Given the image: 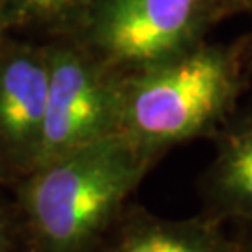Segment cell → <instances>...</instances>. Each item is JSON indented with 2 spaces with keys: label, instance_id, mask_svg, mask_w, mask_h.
I'll return each mask as SVG.
<instances>
[{
  "label": "cell",
  "instance_id": "cell-1",
  "mask_svg": "<svg viewBox=\"0 0 252 252\" xmlns=\"http://www.w3.org/2000/svg\"><path fill=\"white\" fill-rule=\"evenodd\" d=\"M155 162L118 133L17 178V209L32 252H99Z\"/></svg>",
  "mask_w": 252,
  "mask_h": 252
},
{
  "label": "cell",
  "instance_id": "cell-2",
  "mask_svg": "<svg viewBox=\"0 0 252 252\" xmlns=\"http://www.w3.org/2000/svg\"><path fill=\"white\" fill-rule=\"evenodd\" d=\"M245 60L243 45L206 39L122 75L120 135L157 161L176 146L217 135L241 97Z\"/></svg>",
  "mask_w": 252,
  "mask_h": 252
},
{
  "label": "cell",
  "instance_id": "cell-3",
  "mask_svg": "<svg viewBox=\"0 0 252 252\" xmlns=\"http://www.w3.org/2000/svg\"><path fill=\"white\" fill-rule=\"evenodd\" d=\"M224 17L219 0H97L67 37L126 75L200 45Z\"/></svg>",
  "mask_w": 252,
  "mask_h": 252
},
{
  "label": "cell",
  "instance_id": "cell-4",
  "mask_svg": "<svg viewBox=\"0 0 252 252\" xmlns=\"http://www.w3.org/2000/svg\"><path fill=\"white\" fill-rule=\"evenodd\" d=\"M45 43L49 86L36 166L120 133L122 73L71 37Z\"/></svg>",
  "mask_w": 252,
  "mask_h": 252
},
{
  "label": "cell",
  "instance_id": "cell-5",
  "mask_svg": "<svg viewBox=\"0 0 252 252\" xmlns=\"http://www.w3.org/2000/svg\"><path fill=\"white\" fill-rule=\"evenodd\" d=\"M47 86V43L9 36L0 51V157L15 180L39 157Z\"/></svg>",
  "mask_w": 252,
  "mask_h": 252
},
{
  "label": "cell",
  "instance_id": "cell-6",
  "mask_svg": "<svg viewBox=\"0 0 252 252\" xmlns=\"http://www.w3.org/2000/svg\"><path fill=\"white\" fill-rule=\"evenodd\" d=\"M105 243L103 252H241L217 217L162 219L142 207H126Z\"/></svg>",
  "mask_w": 252,
  "mask_h": 252
},
{
  "label": "cell",
  "instance_id": "cell-7",
  "mask_svg": "<svg viewBox=\"0 0 252 252\" xmlns=\"http://www.w3.org/2000/svg\"><path fill=\"white\" fill-rule=\"evenodd\" d=\"M202 200L207 215L252 220V116L217 133L215 155L202 181Z\"/></svg>",
  "mask_w": 252,
  "mask_h": 252
},
{
  "label": "cell",
  "instance_id": "cell-8",
  "mask_svg": "<svg viewBox=\"0 0 252 252\" xmlns=\"http://www.w3.org/2000/svg\"><path fill=\"white\" fill-rule=\"evenodd\" d=\"M97 0H0V15L9 34L67 37Z\"/></svg>",
  "mask_w": 252,
  "mask_h": 252
},
{
  "label": "cell",
  "instance_id": "cell-9",
  "mask_svg": "<svg viewBox=\"0 0 252 252\" xmlns=\"http://www.w3.org/2000/svg\"><path fill=\"white\" fill-rule=\"evenodd\" d=\"M0 252H32L21 217L13 215L2 204H0Z\"/></svg>",
  "mask_w": 252,
  "mask_h": 252
},
{
  "label": "cell",
  "instance_id": "cell-10",
  "mask_svg": "<svg viewBox=\"0 0 252 252\" xmlns=\"http://www.w3.org/2000/svg\"><path fill=\"white\" fill-rule=\"evenodd\" d=\"M219 4L226 17L235 15V13H251L252 11V0H219Z\"/></svg>",
  "mask_w": 252,
  "mask_h": 252
},
{
  "label": "cell",
  "instance_id": "cell-11",
  "mask_svg": "<svg viewBox=\"0 0 252 252\" xmlns=\"http://www.w3.org/2000/svg\"><path fill=\"white\" fill-rule=\"evenodd\" d=\"M245 230H243V237L239 241V247H241V252H252V220L251 222H243Z\"/></svg>",
  "mask_w": 252,
  "mask_h": 252
},
{
  "label": "cell",
  "instance_id": "cell-12",
  "mask_svg": "<svg viewBox=\"0 0 252 252\" xmlns=\"http://www.w3.org/2000/svg\"><path fill=\"white\" fill-rule=\"evenodd\" d=\"M9 180H15V178H13V174H11L9 168L6 166L4 159L0 157V183H6V181H9Z\"/></svg>",
  "mask_w": 252,
  "mask_h": 252
},
{
  "label": "cell",
  "instance_id": "cell-13",
  "mask_svg": "<svg viewBox=\"0 0 252 252\" xmlns=\"http://www.w3.org/2000/svg\"><path fill=\"white\" fill-rule=\"evenodd\" d=\"M9 30H8V27L4 25V19H2V15H0V51H2V47L6 45V41L9 39Z\"/></svg>",
  "mask_w": 252,
  "mask_h": 252
},
{
  "label": "cell",
  "instance_id": "cell-14",
  "mask_svg": "<svg viewBox=\"0 0 252 252\" xmlns=\"http://www.w3.org/2000/svg\"><path fill=\"white\" fill-rule=\"evenodd\" d=\"M251 15H252V11H251ZM247 49H249V58H251V62H252V34H251V39H249V45H247Z\"/></svg>",
  "mask_w": 252,
  "mask_h": 252
}]
</instances>
